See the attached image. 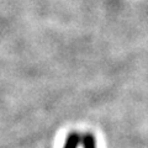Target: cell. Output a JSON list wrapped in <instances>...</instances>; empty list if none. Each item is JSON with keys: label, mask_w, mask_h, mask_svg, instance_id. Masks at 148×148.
I'll use <instances>...</instances> for the list:
<instances>
[{"label": "cell", "mask_w": 148, "mask_h": 148, "mask_svg": "<svg viewBox=\"0 0 148 148\" xmlns=\"http://www.w3.org/2000/svg\"><path fill=\"white\" fill-rule=\"evenodd\" d=\"M82 145V135L78 132H71L66 138L63 148H78Z\"/></svg>", "instance_id": "cell-1"}, {"label": "cell", "mask_w": 148, "mask_h": 148, "mask_svg": "<svg viewBox=\"0 0 148 148\" xmlns=\"http://www.w3.org/2000/svg\"><path fill=\"white\" fill-rule=\"evenodd\" d=\"M82 145H83V148H96L94 135H91V133L82 135Z\"/></svg>", "instance_id": "cell-2"}]
</instances>
